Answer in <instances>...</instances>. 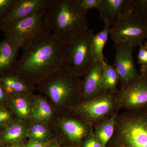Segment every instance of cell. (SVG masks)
Listing matches in <instances>:
<instances>
[{"mask_svg": "<svg viewBox=\"0 0 147 147\" xmlns=\"http://www.w3.org/2000/svg\"><path fill=\"white\" fill-rule=\"evenodd\" d=\"M60 147H76L74 146H60Z\"/></svg>", "mask_w": 147, "mask_h": 147, "instance_id": "cell-37", "label": "cell"}, {"mask_svg": "<svg viewBox=\"0 0 147 147\" xmlns=\"http://www.w3.org/2000/svg\"><path fill=\"white\" fill-rule=\"evenodd\" d=\"M136 47L126 43L115 44L116 53L113 66L118 74L120 89L128 86L139 77L133 57Z\"/></svg>", "mask_w": 147, "mask_h": 147, "instance_id": "cell-11", "label": "cell"}, {"mask_svg": "<svg viewBox=\"0 0 147 147\" xmlns=\"http://www.w3.org/2000/svg\"><path fill=\"white\" fill-rule=\"evenodd\" d=\"M1 30L5 38L22 50L50 35L51 32L46 10L6 25Z\"/></svg>", "mask_w": 147, "mask_h": 147, "instance_id": "cell-5", "label": "cell"}, {"mask_svg": "<svg viewBox=\"0 0 147 147\" xmlns=\"http://www.w3.org/2000/svg\"><path fill=\"white\" fill-rule=\"evenodd\" d=\"M16 1V0H0V19L8 12Z\"/></svg>", "mask_w": 147, "mask_h": 147, "instance_id": "cell-29", "label": "cell"}, {"mask_svg": "<svg viewBox=\"0 0 147 147\" xmlns=\"http://www.w3.org/2000/svg\"><path fill=\"white\" fill-rule=\"evenodd\" d=\"M119 111L117 110L110 117L93 125L94 133L104 147H107L108 143L113 137Z\"/></svg>", "mask_w": 147, "mask_h": 147, "instance_id": "cell-20", "label": "cell"}, {"mask_svg": "<svg viewBox=\"0 0 147 147\" xmlns=\"http://www.w3.org/2000/svg\"><path fill=\"white\" fill-rule=\"evenodd\" d=\"M140 73L143 74L147 76V67H140Z\"/></svg>", "mask_w": 147, "mask_h": 147, "instance_id": "cell-34", "label": "cell"}, {"mask_svg": "<svg viewBox=\"0 0 147 147\" xmlns=\"http://www.w3.org/2000/svg\"><path fill=\"white\" fill-rule=\"evenodd\" d=\"M115 44L126 43L139 46L147 40V22L137 13L130 4L125 12L110 30Z\"/></svg>", "mask_w": 147, "mask_h": 147, "instance_id": "cell-8", "label": "cell"}, {"mask_svg": "<svg viewBox=\"0 0 147 147\" xmlns=\"http://www.w3.org/2000/svg\"><path fill=\"white\" fill-rule=\"evenodd\" d=\"M0 84L8 96L34 94L35 88L25 83L17 76L10 74L0 76Z\"/></svg>", "mask_w": 147, "mask_h": 147, "instance_id": "cell-19", "label": "cell"}, {"mask_svg": "<svg viewBox=\"0 0 147 147\" xmlns=\"http://www.w3.org/2000/svg\"><path fill=\"white\" fill-rule=\"evenodd\" d=\"M134 10L147 22V0H131Z\"/></svg>", "mask_w": 147, "mask_h": 147, "instance_id": "cell-25", "label": "cell"}, {"mask_svg": "<svg viewBox=\"0 0 147 147\" xmlns=\"http://www.w3.org/2000/svg\"><path fill=\"white\" fill-rule=\"evenodd\" d=\"M30 125V123L16 119L0 129L5 146L26 141Z\"/></svg>", "mask_w": 147, "mask_h": 147, "instance_id": "cell-17", "label": "cell"}, {"mask_svg": "<svg viewBox=\"0 0 147 147\" xmlns=\"http://www.w3.org/2000/svg\"><path fill=\"white\" fill-rule=\"evenodd\" d=\"M60 146L57 142L56 140H53L52 142L48 143L45 147H60Z\"/></svg>", "mask_w": 147, "mask_h": 147, "instance_id": "cell-32", "label": "cell"}, {"mask_svg": "<svg viewBox=\"0 0 147 147\" xmlns=\"http://www.w3.org/2000/svg\"><path fill=\"white\" fill-rule=\"evenodd\" d=\"M102 82L103 90L106 92L115 94L118 90L117 87L119 84V79L117 72L113 66L106 62L102 72Z\"/></svg>", "mask_w": 147, "mask_h": 147, "instance_id": "cell-23", "label": "cell"}, {"mask_svg": "<svg viewBox=\"0 0 147 147\" xmlns=\"http://www.w3.org/2000/svg\"><path fill=\"white\" fill-rule=\"evenodd\" d=\"M93 32L89 28L84 30L66 43L62 67L80 78L95 62L91 50Z\"/></svg>", "mask_w": 147, "mask_h": 147, "instance_id": "cell-6", "label": "cell"}, {"mask_svg": "<svg viewBox=\"0 0 147 147\" xmlns=\"http://www.w3.org/2000/svg\"><path fill=\"white\" fill-rule=\"evenodd\" d=\"M82 79L61 67L40 83L37 89L55 108L57 114L74 108L81 102Z\"/></svg>", "mask_w": 147, "mask_h": 147, "instance_id": "cell-3", "label": "cell"}, {"mask_svg": "<svg viewBox=\"0 0 147 147\" xmlns=\"http://www.w3.org/2000/svg\"><path fill=\"white\" fill-rule=\"evenodd\" d=\"M104 61L95 62L82 79L81 102L91 100L106 92L102 86Z\"/></svg>", "mask_w": 147, "mask_h": 147, "instance_id": "cell-13", "label": "cell"}, {"mask_svg": "<svg viewBox=\"0 0 147 147\" xmlns=\"http://www.w3.org/2000/svg\"><path fill=\"white\" fill-rule=\"evenodd\" d=\"M16 119L7 106L0 105V129L5 127Z\"/></svg>", "mask_w": 147, "mask_h": 147, "instance_id": "cell-24", "label": "cell"}, {"mask_svg": "<svg viewBox=\"0 0 147 147\" xmlns=\"http://www.w3.org/2000/svg\"><path fill=\"white\" fill-rule=\"evenodd\" d=\"M110 26L105 24L104 28L96 34L93 35L91 42V50L94 62L104 61L103 51L110 34Z\"/></svg>", "mask_w": 147, "mask_h": 147, "instance_id": "cell-22", "label": "cell"}, {"mask_svg": "<svg viewBox=\"0 0 147 147\" xmlns=\"http://www.w3.org/2000/svg\"><path fill=\"white\" fill-rule=\"evenodd\" d=\"M26 140V141H27ZM14 144L9 145V146H6L5 147H24V144L26 141Z\"/></svg>", "mask_w": 147, "mask_h": 147, "instance_id": "cell-33", "label": "cell"}, {"mask_svg": "<svg viewBox=\"0 0 147 147\" xmlns=\"http://www.w3.org/2000/svg\"><path fill=\"white\" fill-rule=\"evenodd\" d=\"M107 147H147V108L119 113Z\"/></svg>", "mask_w": 147, "mask_h": 147, "instance_id": "cell-4", "label": "cell"}, {"mask_svg": "<svg viewBox=\"0 0 147 147\" xmlns=\"http://www.w3.org/2000/svg\"><path fill=\"white\" fill-rule=\"evenodd\" d=\"M57 114L55 108L47 98L40 94L35 95L32 121L51 126Z\"/></svg>", "mask_w": 147, "mask_h": 147, "instance_id": "cell-16", "label": "cell"}, {"mask_svg": "<svg viewBox=\"0 0 147 147\" xmlns=\"http://www.w3.org/2000/svg\"><path fill=\"white\" fill-rule=\"evenodd\" d=\"M139 50L137 55L138 63L140 67H147V49L144 45V43L139 45Z\"/></svg>", "mask_w": 147, "mask_h": 147, "instance_id": "cell-27", "label": "cell"}, {"mask_svg": "<svg viewBox=\"0 0 147 147\" xmlns=\"http://www.w3.org/2000/svg\"><path fill=\"white\" fill-rule=\"evenodd\" d=\"M131 0H101L98 9L100 19L113 26L127 10Z\"/></svg>", "mask_w": 147, "mask_h": 147, "instance_id": "cell-15", "label": "cell"}, {"mask_svg": "<svg viewBox=\"0 0 147 147\" xmlns=\"http://www.w3.org/2000/svg\"><path fill=\"white\" fill-rule=\"evenodd\" d=\"M144 45H145V47H146V48L147 49V40L144 42Z\"/></svg>", "mask_w": 147, "mask_h": 147, "instance_id": "cell-36", "label": "cell"}, {"mask_svg": "<svg viewBox=\"0 0 147 147\" xmlns=\"http://www.w3.org/2000/svg\"><path fill=\"white\" fill-rule=\"evenodd\" d=\"M19 50L7 38L0 42V76L10 73L18 61Z\"/></svg>", "mask_w": 147, "mask_h": 147, "instance_id": "cell-18", "label": "cell"}, {"mask_svg": "<svg viewBox=\"0 0 147 147\" xmlns=\"http://www.w3.org/2000/svg\"><path fill=\"white\" fill-rule=\"evenodd\" d=\"M47 144L37 142H30L27 140L25 142L24 147H45Z\"/></svg>", "mask_w": 147, "mask_h": 147, "instance_id": "cell-31", "label": "cell"}, {"mask_svg": "<svg viewBox=\"0 0 147 147\" xmlns=\"http://www.w3.org/2000/svg\"><path fill=\"white\" fill-rule=\"evenodd\" d=\"M34 94L8 96L7 106L16 119L30 123L34 100Z\"/></svg>", "mask_w": 147, "mask_h": 147, "instance_id": "cell-14", "label": "cell"}, {"mask_svg": "<svg viewBox=\"0 0 147 147\" xmlns=\"http://www.w3.org/2000/svg\"><path fill=\"white\" fill-rule=\"evenodd\" d=\"M72 110L93 125L119 111L115 94L105 92L91 100L80 102Z\"/></svg>", "mask_w": 147, "mask_h": 147, "instance_id": "cell-9", "label": "cell"}, {"mask_svg": "<svg viewBox=\"0 0 147 147\" xmlns=\"http://www.w3.org/2000/svg\"><path fill=\"white\" fill-rule=\"evenodd\" d=\"M66 43L53 34L23 49L10 74L35 87L62 67Z\"/></svg>", "mask_w": 147, "mask_h": 147, "instance_id": "cell-1", "label": "cell"}, {"mask_svg": "<svg viewBox=\"0 0 147 147\" xmlns=\"http://www.w3.org/2000/svg\"><path fill=\"white\" fill-rule=\"evenodd\" d=\"M101 0H79V5L83 10L88 11L92 8L98 9Z\"/></svg>", "mask_w": 147, "mask_h": 147, "instance_id": "cell-28", "label": "cell"}, {"mask_svg": "<svg viewBox=\"0 0 147 147\" xmlns=\"http://www.w3.org/2000/svg\"><path fill=\"white\" fill-rule=\"evenodd\" d=\"M118 109L135 110L147 108V76L139 73L131 85L118 90L115 94Z\"/></svg>", "mask_w": 147, "mask_h": 147, "instance_id": "cell-10", "label": "cell"}, {"mask_svg": "<svg viewBox=\"0 0 147 147\" xmlns=\"http://www.w3.org/2000/svg\"><path fill=\"white\" fill-rule=\"evenodd\" d=\"M50 1V0H16L8 12L0 19V30L8 24L47 10Z\"/></svg>", "mask_w": 147, "mask_h": 147, "instance_id": "cell-12", "label": "cell"}, {"mask_svg": "<svg viewBox=\"0 0 147 147\" xmlns=\"http://www.w3.org/2000/svg\"><path fill=\"white\" fill-rule=\"evenodd\" d=\"M5 146L4 142L3 140L2 137L1 131H0V147H5Z\"/></svg>", "mask_w": 147, "mask_h": 147, "instance_id": "cell-35", "label": "cell"}, {"mask_svg": "<svg viewBox=\"0 0 147 147\" xmlns=\"http://www.w3.org/2000/svg\"><path fill=\"white\" fill-rule=\"evenodd\" d=\"M55 140L51 126L32 121L28 132L27 140L47 144Z\"/></svg>", "mask_w": 147, "mask_h": 147, "instance_id": "cell-21", "label": "cell"}, {"mask_svg": "<svg viewBox=\"0 0 147 147\" xmlns=\"http://www.w3.org/2000/svg\"><path fill=\"white\" fill-rule=\"evenodd\" d=\"M7 97L8 96L6 94L0 84V105L7 106Z\"/></svg>", "mask_w": 147, "mask_h": 147, "instance_id": "cell-30", "label": "cell"}, {"mask_svg": "<svg viewBox=\"0 0 147 147\" xmlns=\"http://www.w3.org/2000/svg\"><path fill=\"white\" fill-rule=\"evenodd\" d=\"M46 11L52 34L64 43L89 28L87 11L79 0H50Z\"/></svg>", "mask_w": 147, "mask_h": 147, "instance_id": "cell-2", "label": "cell"}, {"mask_svg": "<svg viewBox=\"0 0 147 147\" xmlns=\"http://www.w3.org/2000/svg\"><path fill=\"white\" fill-rule=\"evenodd\" d=\"M55 140L60 146L79 147L93 129L91 124L72 109L57 114L51 125Z\"/></svg>", "mask_w": 147, "mask_h": 147, "instance_id": "cell-7", "label": "cell"}, {"mask_svg": "<svg viewBox=\"0 0 147 147\" xmlns=\"http://www.w3.org/2000/svg\"><path fill=\"white\" fill-rule=\"evenodd\" d=\"M79 147H104L94 133L93 129L83 140Z\"/></svg>", "mask_w": 147, "mask_h": 147, "instance_id": "cell-26", "label": "cell"}]
</instances>
